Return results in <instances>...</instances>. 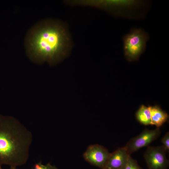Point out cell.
<instances>
[{"label":"cell","instance_id":"6da1fadb","mask_svg":"<svg viewBox=\"0 0 169 169\" xmlns=\"http://www.w3.org/2000/svg\"><path fill=\"white\" fill-rule=\"evenodd\" d=\"M68 38L64 27L58 22L43 20L28 31L24 40L26 54L33 62L51 65L59 63L66 54Z\"/></svg>","mask_w":169,"mask_h":169},{"label":"cell","instance_id":"7a4b0ae2","mask_svg":"<svg viewBox=\"0 0 169 169\" xmlns=\"http://www.w3.org/2000/svg\"><path fill=\"white\" fill-rule=\"evenodd\" d=\"M33 141L31 132L14 117L0 114V167L25 164Z\"/></svg>","mask_w":169,"mask_h":169},{"label":"cell","instance_id":"3957f363","mask_svg":"<svg viewBox=\"0 0 169 169\" xmlns=\"http://www.w3.org/2000/svg\"><path fill=\"white\" fill-rule=\"evenodd\" d=\"M149 39L148 34L143 29L133 28L123 38L124 55L129 61L137 60L145 50Z\"/></svg>","mask_w":169,"mask_h":169},{"label":"cell","instance_id":"277c9868","mask_svg":"<svg viewBox=\"0 0 169 169\" xmlns=\"http://www.w3.org/2000/svg\"><path fill=\"white\" fill-rule=\"evenodd\" d=\"M166 152L163 145L148 146L144 157L148 169H167L169 163L166 156Z\"/></svg>","mask_w":169,"mask_h":169},{"label":"cell","instance_id":"5b68a950","mask_svg":"<svg viewBox=\"0 0 169 169\" xmlns=\"http://www.w3.org/2000/svg\"><path fill=\"white\" fill-rule=\"evenodd\" d=\"M159 127L154 130L146 129L139 135L131 139L125 146L128 153L131 154L139 149L148 146L160 136Z\"/></svg>","mask_w":169,"mask_h":169},{"label":"cell","instance_id":"8992f818","mask_svg":"<svg viewBox=\"0 0 169 169\" xmlns=\"http://www.w3.org/2000/svg\"><path fill=\"white\" fill-rule=\"evenodd\" d=\"M110 153L102 146L95 144L89 146L83 155L84 159L91 164L104 169Z\"/></svg>","mask_w":169,"mask_h":169},{"label":"cell","instance_id":"52a82bcc","mask_svg":"<svg viewBox=\"0 0 169 169\" xmlns=\"http://www.w3.org/2000/svg\"><path fill=\"white\" fill-rule=\"evenodd\" d=\"M130 156L125 146L118 148L110 153L104 169H123Z\"/></svg>","mask_w":169,"mask_h":169},{"label":"cell","instance_id":"ba28073f","mask_svg":"<svg viewBox=\"0 0 169 169\" xmlns=\"http://www.w3.org/2000/svg\"><path fill=\"white\" fill-rule=\"evenodd\" d=\"M141 2L134 0H103L102 5L103 8H114L120 9H132L141 4Z\"/></svg>","mask_w":169,"mask_h":169},{"label":"cell","instance_id":"9c48e42d","mask_svg":"<svg viewBox=\"0 0 169 169\" xmlns=\"http://www.w3.org/2000/svg\"><path fill=\"white\" fill-rule=\"evenodd\" d=\"M149 107L151 114V125L160 128L167 121L168 118L167 114L158 105Z\"/></svg>","mask_w":169,"mask_h":169},{"label":"cell","instance_id":"30bf717a","mask_svg":"<svg viewBox=\"0 0 169 169\" xmlns=\"http://www.w3.org/2000/svg\"><path fill=\"white\" fill-rule=\"evenodd\" d=\"M136 116L141 124L144 125H151V114L149 106L141 105L136 112Z\"/></svg>","mask_w":169,"mask_h":169},{"label":"cell","instance_id":"8fae6325","mask_svg":"<svg viewBox=\"0 0 169 169\" xmlns=\"http://www.w3.org/2000/svg\"><path fill=\"white\" fill-rule=\"evenodd\" d=\"M123 169H143L138 164L137 161L132 158L130 156Z\"/></svg>","mask_w":169,"mask_h":169},{"label":"cell","instance_id":"7c38bea8","mask_svg":"<svg viewBox=\"0 0 169 169\" xmlns=\"http://www.w3.org/2000/svg\"><path fill=\"white\" fill-rule=\"evenodd\" d=\"M31 169H58L56 166L53 165L50 163L43 164L41 161L35 164Z\"/></svg>","mask_w":169,"mask_h":169},{"label":"cell","instance_id":"4fadbf2b","mask_svg":"<svg viewBox=\"0 0 169 169\" xmlns=\"http://www.w3.org/2000/svg\"><path fill=\"white\" fill-rule=\"evenodd\" d=\"M163 146L167 151H169V132H167L161 139Z\"/></svg>","mask_w":169,"mask_h":169},{"label":"cell","instance_id":"5bb4252c","mask_svg":"<svg viewBox=\"0 0 169 169\" xmlns=\"http://www.w3.org/2000/svg\"><path fill=\"white\" fill-rule=\"evenodd\" d=\"M0 169H3L2 168V167H0ZM9 169H19L17 168V167H10V168Z\"/></svg>","mask_w":169,"mask_h":169}]
</instances>
